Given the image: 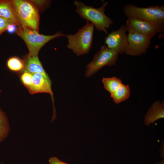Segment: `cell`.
<instances>
[{
	"instance_id": "obj_1",
	"label": "cell",
	"mask_w": 164,
	"mask_h": 164,
	"mask_svg": "<svg viewBox=\"0 0 164 164\" xmlns=\"http://www.w3.org/2000/svg\"><path fill=\"white\" fill-rule=\"evenodd\" d=\"M123 11L128 18H135L149 22L155 26L160 33L164 32V5L139 7L127 4L124 6Z\"/></svg>"
},
{
	"instance_id": "obj_2",
	"label": "cell",
	"mask_w": 164,
	"mask_h": 164,
	"mask_svg": "<svg viewBox=\"0 0 164 164\" xmlns=\"http://www.w3.org/2000/svg\"><path fill=\"white\" fill-rule=\"evenodd\" d=\"M73 4L76 6V12L82 18L91 22L98 30L108 34L107 29L113 24L112 20L104 13L108 2L104 3L98 8L86 5L83 3L76 0Z\"/></svg>"
},
{
	"instance_id": "obj_3",
	"label": "cell",
	"mask_w": 164,
	"mask_h": 164,
	"mask_svg": "<svg viewBox=\"0 0 164 164\" xmlns=\"http://www.w3.org/2000/svg\"><path fill=\"white\" fill-rule=\"evenodd\" d=\"M94 25L86 21L85 25L73 34L65 35L68 39L67 48L77 56L88 53L92 46Z\"/></svg>"
},
{
	"instance_id": "obj_4",
	"label": "cell",
	"mask_w": 164,
	"mask_h": 164,
	"mask_svg": "<svg viewBox=\"0 0 164 164\" xmlns=\"http://www.w3.org/2000/svg\"><path fill=\"white\" fill-rule=\"evenodd\" d=\"M21 27H27L39 33V10L31 1L12 0Z\"/></svg>"
},
{
	"instance_id": "obj_5",
	"label": "cell",
	"mask_w": 164,
	"mask_h": 164,
	"mask_svg": "<svg viewBox=\"0 0 164 164\" xmlns=\"http://www.w3.org/2000/svg\"><path fill=\"white\" fill-rule=\"evenodd\" d=\"M16 32L26 44L29 56H38L39 50L46 43L54 38L65 36L60 31L51 35L40 34L31 29L21 27H18Z\"/></svg>"
},
{
	"instance_id": "obj_6",
	"label": "cell",
	"mask_w": 164,
	"mask_h": 164,
	"mask_svg": "<svg viewBox=\"0 0 164 164\" xmlns=\"http://www.w3.org/2000/svg\"><path fill=\"white\" fill-rule=\"evenodd\" d=\"M118 54L109 49L106 45L102 46L94 55L92 60L86 66V77H90L104 66H111L116 63Z\"/></svg>"
},
{
	"instance_id": "obj_7",
	"label": "cell",
	"mask_w": 164,
	"mask_h": 164,
	"mask_svg": "<svg viewBox=\"0 0 164 164\" xmlns=\"http://www.w3.org/2000/svg\"><path fill=\"white\" fill-rule=\"evenodd\" d=\"M126 32L125 25H122L118 29L112 31L105 37L104 43L118 54L125 53L128 45Z\"/></svg>"
},
{
	"instance_id": "obj_8",
	"label": "cell",
	"mask_w": 164,
	"mask_h": 164,
	"mask_svg": "<svg viewBox=\"0 0 164 164\" xmlns=\"http://www.w3.org/2000/svg\"><path fill=\"white\" fill-rule=\"evenodd\" d=\"M128 45L125 53L133 56L146 53L150 47L151 38L137 33L128 32Z\"/></svg>"
},
{
	"instance_id": "obj_9",
	"label": "cell",
	"mask_w": 164,
	"mask_h": 164,
	"mask_svg": "<svg viewBox=\"0 0 164 164\" xmlns=\"http://www.w3.org/2000/svg\"><path fill=\"white\" fill-rule=\"evenodd\" d=\"M128 32L138 33L152 39L159 30L147 22L133 17H128L125 25Z\"/></svg>"
},
{
	"instance_id": "obj_10",
	"label": "cell",
	"mask_w": 164,
	"mask_h": 164,
	"mask_svg": "<svg viewBox=\"0 0 164 164\" xmlns=\"http://www.w3.org/2000/svg\"><path fill=\"white\" fill-rule=\"evenodd\" d=\"M51 86L43 75L40 73H36L32 74V84L28 90L31 94L46 93L52 95L53 93Z\"/></svg>"
},
{
	"instance_id": "obj_11",
	"label": "cell",
	"mask_w": 164,
	"mask_h": 164,
	"mask_svg": "<svg viewBox=\"0 0 164 164\" xmlns=\"http://www.w3.org/2000/svg\"><path fill=\"white\" fill-rule=\"evenodd\" d=\"M0 17L10 20L18 27H21L12 0H0Z\"/></svg>"
},
{
	"instance_id": "obj_12",
	"label": "cell",
	"mask_w": 164,
	"mask_h": 164,
	"mask_svg": "<svg viewBox=\"0 0 164 164\" xmlns=\"http://www.w3.org/2000/svg\"><path fill=\"white\" fill-rule=\"evenodd\" d=\"M164 103L162 101H155L149 108L146 114L144 121L145 125L149 126L158 119L164 118Z\"/></svg>"
},
{
	"instance_id": "obj_13",
	"label": "cell",
	"mask_w": 164,
	"mask_h": 164,
	"mask_svg": "<svg viewBox=\"0 0 164 164\" xmlns=\"http://www.w3.org/2000/svg\"><path fill=\"white\" fill-rule=\"evenodd\" d=\"M24 70V71H27L32 74L36 73H41L45 77L51 85V81L48 75L43 69L38 56H28Z\"/></svg>"
},
{
	"instance_id": "obj_14",
	"label": "cell",
	"mask_w": 164,
	"mask_h": 164,
	"mask_svg": "<svg viewBox=\"0 0 164 164\" xmlns=\"http://www.w3.org/2000/svg\"><path fill=\"white\" fill-rule=\"evenodd\" d=\"M130 94L129 86L123 84L111 95V96L115 103L119 104L127 100L129 97Z\"/></svg>"
},
{
	"instance_id": "obj_15",
	"label": "cell",
	"mask_w": 164,
	"mask_h": 164,
	"mask_svg": "<svg viewBox=\"0 0 164 164\" xmlns=\"http://www.w3.org/2000/svg\"><path fill=\"white\" fill-rule=\"evenodd\" d=\"M102 81L104 88L110 93L111 95L123 84L121 80L116 77H103Z\"/></svg>"
},
{
	"instance_id": "obj_16",
	"label": "cell",
	"mask_w": 164,
	"mask_h": 164,
	"mask_svg": "<svg viewBox=\"0 0 164 164\" xmlns=\"http://www.w3.org/2000/svg\"><path fill=\"white\" fill-rule=\"evenodd\" d=\"M9 129V123L6 114L0 108V143L7 136Z\"/></svg>"
},
{
	"instance_id": "obj_17",
	"label": "cell",
	"mask_w": 164,
	"mask_h": 164,
	"mask_svg": "<svg viewBox=\"0 0 164 164\" xmlns=\"http://www.w3.org/2000/svg\"><path fill=\"white\" fill-rule=\"evenodd\" d=\"M7 64L9 69L14 71H19L24 70L25 68V64L23 61L17 57L9 58Z\"/></svg>"
},
{
	"instance_id": "obj_18",
	"label": "cell",
	"mask_w": 164,
	"mask_h": 164,
	"mask_svg": "<svg viewBox=\"0 0 164 164\" xmlns=\"http://www.w3.org/2000/svg\"><path fill=\"white\" fill-rule=\"evenodd\" d=\"M32 74L26 71H24L20 76L21 81L28 89L32 84Z\"/></svg>"
},
{
	"instance_id": "obj_19",
	"label": "cell",
	"mask_w": 164,
	"mask_h": 164,
	"mask_svg": "<svg viewBox=\"0 0 164 164\" xmlns=\"http://www.w3.org/2000/svg\"><path fill=\"white\" fill-rule=\"evenodd\" d=\"M12 26H16L10 20L0 17V36Z\"/></svg>"
},
{
	"instance_id": "obj_20",
	"label": "cell",
	"mask_w": 164,
	"mask_h": 164,
	"mask_svg": "<svg viewBox=\"0 0 164 164\" xmlns=\"http://www.w3.org/2000/svg\"><path fill=\"white\" fill-rule=\"evenodd\" d=\"M31 1L39 9L43 10L49 4V0H31Z\"/></svg>"
},
{
	"instance_id": "obj_21",
	"label": "cell",
	"mask_w": 164,
	"mask_h": 164,
	"mask_svg": "<svg viewBox=\"0 0 164 164\" xmlns=\"http://www.w3.org/2000/svg\"><path fill=\"white\" fill-rule=\"evenodd\" d=\"M49 162L50 164H68L60 161L55 157L50 158L49 159Z\"/></svg>"
},
{
	"instance_id": "obj_22",
	"label": "cell",
	"mask_w": 164,
	"mask_h": 164,
	"mask_svg": "<svg viewBox=\"0 0 164 164\" xmlns=\"http://www.w3.org/2000/svg\"><path fill=\"white\" fill-rule=\"evenodd\" d=\"M164 149V143H162L160 148V154L161 156L164 159V150H163V149Z\"/></svg>"
},
{
	"instance_id": "obj_23",
	"label": "cell",
	"mask_w": 164,
	"mask_h": 164,
	"mask_svg": "<svg viewBox=\"0 0 164 164\" xmlns=\"http://www.w3.org/2000/svg\"><path fill=\"white\" fill-rule=\"evenodd\" d=\"M154 164H164V160H162L159 162L155 163Z\"/></svg>"
}]
</instances>
